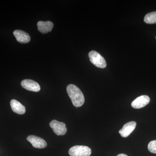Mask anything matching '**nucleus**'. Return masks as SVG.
Wrapping results in <instances>:
<instances>
[{"label": "nucleus", "mask_w": 156, "mask_h": 156, "mask_svg": "<svg viewBox=\"0 0 156 156\" xmlns=\"http://www.w3.org/2000/svg\"><path fill=\"white\" fill-rule=\"evenodd\" d=\"M66 90L74 106L80 107L84 104L85 98L83 92L77 87L70 84L67 86Z\"/></svg>", "instance_id": "nucleus-1"}, {"label": "nucleus", "mask_w": 156, "mask_h": 156, "mask_svg": "<svg viewBox=\"0 0 156 156\" xmlns=\"http://www.w3.org/2000/svg\"><path fill=\"white\" fill-rule=\"evenodd\" d=\"M89 57L91 62L96 67L99 68L106 67L107 63L105 59L96 51L94 50L90 51L89 53Z\"/></svg>", "instance_id": "nucleus-2"}, {"label": "nucleus", "mask_w": 156, "mask_h": 156, "mask_svg": "<svg viewBox=\"0 0 156 156\" xmlns=\"http://www.w3.org/2000/svg\"><path fill=\"white\" fill-rule=\"evenodd\" d=\"M92 151L88 147L83 145H76L70 148L69 154L71 156H89Z\"/></svg>", "instance_id": "nucleus-3"}, {"label": "nucleus", "mask_w": 156, "mask_h": 156, "mask_svg": "<svg viewBox=\"0 0 156 156\" xmlns=\"http://www.w3.org/2000/svg\"><path fill=\"white\" fill-rule=\"evenodd\" d=\"M50 126L56 135H63L67 132V128L64 123L53 120L50 123Z\"/></svg>", "instance_id": "nucleus-4"}, {"label": "nucleus", "mask_w": 156, "mask_h": 156, "mask_svg": "<svg viewBox=\"0 0 156 156\" xmlns=\"http://www.w3.org/2000/svg\"><path fill=\"white\" fill-rule=\"evenodd\" d=\"M27 139L31 144L34 147L36 148H44L47 146V143L44 140L39 136L35 135H29L27 136Z\"/></svg>", "instance_id": "nucleus-5"}, {"label": "nucleus", "mask_w": 156, "mask_h": 156, "mask_svg": "<svg viewBox=\"0 0 156 156\" xmlns=\"http://www.w3.org/2000/svg\"><path fill=\"white\" fill-rule=\"evenodd\" d=\"M150 101V98L147 95H141L134 99L132 103L131 106L133 108L139 109L144 107Z\"/></svg>", "instance_id": "nucleus-6"}, {"label": "nucleus", "mask_w": 156, "mask_h": 156, "mask_svg": "<svg viewBox=\"0 0 156 156\" xmlns=\"http://www.w3.org/2000/svg\"><path fill=\"white\" fill-rule=\"evenodd\" d=\"M21 85L24 89L29 91L38 92L41 90V87L39 84L33 80H23L21 82Z\"/></svg>", "instance_id": "nucleus-7"}, {"label": "nucleus", "mask_w": 156, "mask_h": 156, "mask_svg": "<svg viewBox=\"0 0 156 156\" xmlns=\"http://www.w3.org/2000/svg\"><path fill=\"white\" fill-rule=\"evenodd\" d=\"M136 122L134 121L126 123L119 131L120 135L123 137H128L134 131L136 126Z\"/></svg>", "instance_id": "nucleus-8"}, {"label": "nucleus", "mask_w": 156, "mask_h": 156, "mask_svg": "<svg viewBox=\"0 0 156 156\" xmlns=\"http://www.w3.org/2000/svg\"><path fill=\"white\" fill-rule=\"evenodd\" d=\"M13 34L17 41L20 43L26 44L30 41V37L29 35L23 31L17 30L14 31Z\"/></svg>", "instance_id": "nucleus-9"}, {"label": "nucleus", "mask_w": 156, "mask_h": 156, "mask_svg": "<svg viewBox=\"0 0 156 156\" xmlns=\"http://www.w3.org/2000/svg\"><path fill=\"white\" fill-rule=\"evenodd\" d=\"M38 30L42 34L48 33L51 31L53 27V23L51 21H40L37 23Z\"/></svg>", "instance_id": "nucleus-10"}, {"label": "nucleus", "mask_w": 156, "mask_h": 156, "mask_svg": "<svg viewBox=\"0 0 156 156\" xmlns=\"http://www.w3.org/2000/svg\"><path fill=\"white\" fill-rule=\"evenodd\" d=\"M10 105L11 108L14 112L19 115H23L25 113V107L17 101L15 99H12L10 102Z\"/></svg>", "instance_id": "nucleus-11"}, {"label": "nucleus", "mask_w": 156, "mask_h": 156, "mask_svg": "<svg viewBox=\"0 0 156 156\" xmlns=\"http://www.w3.org/2000/svg\"><path fill=\"white\" fill-rule=\"evenodd\" d=\"M144 21L148 24H154L156 23V11L148 13L144 18Z\"/></svg>", "instance_id": "nucleus-12"}, {"label": "nucleus", "mask_w": 156, "mask_h": 156, "mask_svg": "<svg viewBox=\"0 0 156 156\" xmlns=\"http://www.w3.org/2000/svg\"><path fill=\"white\" fill-rule=\"evenodd\" d=\"M148 149L152 153L156 154V140L151 141L148 144Z\"/></svg>", "instance_id": "nucleus-13"}, {"label": "nucleus", "mask_w": 156, "mask_h": 156, "mask_svg": "<svg viewBox=\"0 0 156 156\" xmlns=\"http://www.w3.org/2000/svg\"><path fill=\"white\" fill-rule=\"evenodd\" d=\"M117 156H128L127 155L125 154H119Z\"/></svg>", "instance_id": "nucleus-14"}, {"label": "nucleus", "mask_w": 156, "mask_h": 156, "mask_svg": "<svg viewBox=\"0 0 156 156\" xmlns=\"http://www.w3.org/2000/svg\"></svg>", "instance_id": "nucleus-15"}]
</instances>
